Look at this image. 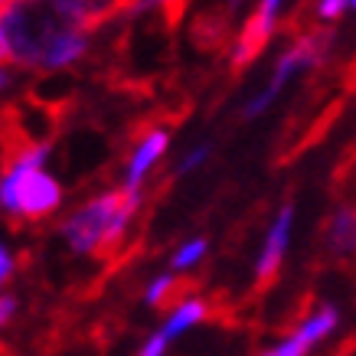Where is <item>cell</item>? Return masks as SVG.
<instances>
[{
    "instance_id": "cell-1",
    "label": "cell",
    "mask_w": 356,
    "mask_h": 356,
    "mask_svg": "<svg viewBox=\"0 0 356 356\" xmlns=\"http://www.w3.org/2000/svg\"><path fill=\"white\" fill-rule=\"evenodd\" d=\"M49 157V144L33 140L20 154L7 163V170L0 177V209L13 213L23 219H43L59 209L63 203V186L56 184V177L43 170Z\"/></svg>"
},
{
    "instance_id": "cell-2",
    "label": "cell",
    "mask_w": 356,
    "mask_h": 356,
    "mask_svg": "<svg viewBox=\"0 0 356 356\" xmlns=\"http://www.w3.org/2000/svg\"><path fill=\"white\" fill-rule=\"evenodd\" d=\"M140 196H144V190H124L121 186V190L102 193L95 200H88L86 206H79L59 229L65 245L79 255H92V252L118 245L128 222L138 213Z\"/></svg>"
},
{
    "instance_id": "cell-3",
    "label": "cell",
    "mask_w": 356,
    "mask_h": 356,
    "mask_svg": "<svg viewBox=\"0 0 356 356\" xmlns=\"http://www.w3.org/2000/svg\"><path fill=\"white\" fill-rule=\"evenodd\" d=\"M330 40H334V33L330 30H314V33H304V36H298L284 53L278 56V63H275V72H271V79L265 82V88H261L259 95H252L245 102V108H242V115L245 118H255V115H261V111L268 108L271 102L278 98V92L288 82H291L298 72H304L307 65L321 63L327 56V49H330Z\"/></svg>"
},
{
    "instance_id": "cell-4",
    "label": "cell",
    "mask_w": 356,
    "mask_h": 356,
    "mask_svg": "<svg viewBox=\"0 0 356 356\" xmlns=\"http://www.w3.org/2000/svg\"><path fill=\"white\" fill-rule=\"evenodd\" d=\"M278 13H281V3L268 0V3H261L259 10L248 17L245 26H242V33L236 36V46H232V69H245L248 63L259 59V53L268 46L271 36H275Z\"/></svg>"
},
{
    "instance_id": "cell-5",
    "label": "cell",
    "mask_w": 356,
    "mask_h": 356,
    "mask_svg": "<svg viewBox=\"0 0 356 356\" xmlns=\"http://www.w3.org/2000/svg\"><path fill=\"white\" fill-rule=\"evenodd\" d=\"M291 222H294V206L284 203L281 213L275 216V222H271L268 236H265V248H261L259 265H255L259 284H268V281L278 275L281 259H284V252H288V238H291Z\"/></svg>"
},
{
    "instance_id": "cell-6",
    "label": "cell",
    "mask_w": 356,
    "mask_h": 356,
    "mask_svg": "<svg viewBox=\"0 0 356 356\" xmlns=\"http://www.w3.org/2000/svg\"><path fill=\"white\" fill-rule=\"evenodd\" d=\"M167 144H170V134L161 128L140 138V144L134 147V154H131V161H128V170H124V190H144V177L163 157Z\"/></svg>"
},
{
    "instance_id": "cell-7",
    "label": "cell",
    "mask_w": 356,
    "mask_h": 356,
    "mask_svg": "<svg viewBox=\"0 0 356 356\" xmlns=\"http://www.w3.org/2000/svg\"><path fill=\"white\" fill-rule=\"evenodd\" d=\"M327 248L334 255L356 252V206H340L327 222Z\"/></svg>"
},
{
    "instance_id": "cell-8",
    "label": "cell",
    "mask_w": 356,
    "mask_h": 356,
    "mask_svg": "<svg viewBox=\"0 0 356 356\" xmlns=\"http://www.w3.org/2000/svg\"><path fill=\"white\" fill-rule=\"evenodd\" d=\"M203 317H206V304L200 301V298H186V301H180L170 314H167V324H163L161 330L167 340H173V337L186 334L190 327H196Z\"/></svg>"
},
{
    "instance_id": "cell-9",
    "label": "cell",
    "mask_w": 356,
    "mask_h": 356,
    "mask_svg": "<svg viewBox=\"0 0 356 356\" xmlns=\"http://www.w3.org/2000/svg\"><path fill=\"white\" fill-rule=\"evenodd\" d=\"M337 324H340V314H337V307H321V311H314L311 317L298 327V330H301V334L307 337L314 346H317L321 340H327V337L334 334Z\"/></svg>"
},
{
    "instance_id": "cell-10",
    "label": "cell",
    "mask_w": 356,
    "mask_h": 356,
    "mask_svg": "<svg viewBox=\"0 0 356 356\" xmlns=\"http://www.w3.org/2000/svg\"><path fill=\"white\" fill-rule=\"evenodd\" d=\"M206 238H190V242H184V245L173 252V259H170V265H173V271H186V268H193L196 261L206 255Z\"/></svg>"
},
{
    "instance_id": "cell-11",
    "label": "cell",
    "mask_w": 356,
    "mask_h": 356,
    "mask_svg": "<svg viewBox=\"0 0 356 356\" xmlns=\"http://www.w3.org/2000/svg\"><path fill=\"white\" fill-rule=\"evenodd\" d=\"M311 340L301 334V330H294L288 340H281V343L268 346V350H261V356H307L311 353Z\"/></svg>"
},
{
    "instance_id": "cell-12",
    "label": "cell",
    "mask_w": 356,
    "mask_h": 356,
    "mask_svg": "<svg viewBox=\"0 0 356 356\" xmlns=\"http://www.w3.org/2000/svg\"><path fill=\"white\" fill-rule=\"evenodd\" d=\"M173 288H177V278H173V275H161V278H154L151 284H147V294H144V298H147L151 307H161L173 294Z\"/></svg>"
},
{
    "instance_id": "cell-13",
    "label": "cell",
    "mask_w": 356,
    "mask_h": 356,
    "mask_svg": "<svg viewBox=\"0 0 356 356\" xmlns=\"http://www.w3.org/2000/svg\"><path fill=\"white\" fill-rule=\"evenodd\" d=\"M206 157H209V144H196L193 151H190V154L184 157V161H180L177 173H190V170H196V167H200V163H203Z\"/></svg>"
},
{
    "instance_id": "cell-14",
    "label": "cell",
    "mask_w": 356,
    "mask_h": 356,
    "mask_svg": "<svg viewBox=\"0 0 356 356\" xmlns=\"http://www.w3.org/2000/svg\"><path fill=\"white\" fill-rule=\"evenodd\" d=\"M167 343H170V340L163 337V330H157V334H151L144 343H140V353L138 356H163V353H167Z\"/></svg>"
},
{
    "instance_id": "cell-15",
    "label": "cell",
    "mask_w": 356,
    "mask_h": 356,
    "mask_svg": "<svg viewBox=\"0 0 356 356\" xmlns=\"http://www.w3.org/2000/svg\"><path fill=\"white\" fill-rule=\"evenodd\" d=\"M343 10H346V3H340V0H324V3H317V17H321V20H337Z\"/></svg>"
},
{
    "instance_id": "cell-16",
    "label": "cell",
    "mask_w": 356,
    "mask_h": 356,
    "mask_svg": "<svg viewBox=\"0 0 356 356\" xmlns=\"http://www.w3.org/2000/svg\"><path fill=\"white\" fill-rule=\"evenodd\" d=\"M13 314H17V298H10V294H0V327L10 324Z\"/></svg>"
},
{
    "instance_id": "cell-17",
    "label": "cell",
    "mask_w": 356,
    "mask_h": 356,
    "mask_svg": "<svg viewBox=\"0 0 356 356\" xmlns=\"http://www.w3.org/2000/svg\"><path fill=\"white\" fill-rule=\"evenodd\" d=\"M10 275H13V255L3 245H0V288L10 281Z\"/></svg>"
},
{
    "instance_id": "cell-18",
    "label": "cell",
    "mask_w": 356,
    "mask_h": 356,
    "mask_svg": "<svg viewBox=\"0 0 356 356\" xmlns=\"http://www.w3.org/2000/svg\"><path fill=\"white\" fill-rule=\"evenodd\" d=\"M7 59H13V49H10V40H7L3 26H0V65L7 63Z\"/></svg>"
},
{
    "instance_id": "cell-19",
    "label": "cell",
    "mask_w": 356,
    "mask_h": 356,
    "mask_svg": "<svg viewBox=\"0 0 356 356\" xmlns=\"http://www.w3.org/2000/svg\"><path fill=\"white\" fill-rule=\"evenodd\" d=\"M10 69H3V65H0V92H3V88H7V86H10Z\"/></svg>"
},
{
    "instance_id": "cell-20",
    "label": "cell",
    "mask_w": 356,
    "mask_h": 356,
    "mask_svg": "<svg viewBox=\"0 0 356 356\" xmlns=\"http://www.w3.org/2000/svg\"><path fill=\"white\" fill-rule=\"evenodd\" d=\"M353 10H356V3H353Z\"/></svg>"
}]
</instances>
